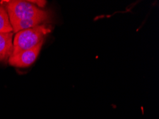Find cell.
<instances>
[{"label":"cell","instance_id":"obj_1","mask_svg":"<svg viewBox=\"0 0 159 119\" xmlns=\"http://www.w3.org/2000/svg\"><path fill=\"white\" fill-rule=\"evenodd\" d=\"M51 26L43 24L19 31L14 38L12 54L37 47L38 44L44 42L45 36L51 32Z\"/></svg>","mask_w":159,"mask_h":119},{"label":"cell","instance_id":"obj_2","mask_svg":"<svg viewBox=\"0 0 159 119\" xmlns=\"http://www.w3.org/2000/svg\"><path fill=\"white\" fill-rule=\"evenodd\" d=\"M6 10L9 19H41L48 21L49 19L47 11L42 10L34 4L26 1H7Z\"/></svg>","mask_w":159,"mask_h":119},{"label":"cell","instance_id":"obj_3","mask_svg":"<svg viewBox=\"0 0 159 119\" xmlns=\"http://www.w3.org/2000/svg\"><path fill=\"white\" fill-rule=\"evenodd\" d=\"M43 43L38 44L34 48L25 50L16 54H12L8 60L9 64L16 67H28L32 65L38 57Z\"/></svg>","mask_w":159,"mask_h":119},{"label":"cell","instance_id":"obj_4","mask_svg":"<svg viewBox=\"0 0 159 119\" xmlns=\"http://www.w3.org/2000/svg\"><path fill=\"white\" fill-rule=\"evenodd\" d=\"M13 33H0V62H6L13 52Z\"/></svg>","mask_w":159,"mask_h":119},{"label":"cell","instance_id":"obj_5","mask_svg":"<svg viewBox=\"0 0 159 119\" xmlns=\"http://www.w3.org/2000/svg\"><path fill=\"white\" fill-rule=\"evenodd\" d=\"M9 20H10L13 31L16 33L20 31L35 27V26L40 25L41 24L45 21L41 19H20V20H18V19H9Z\"/></svg>","mask_w":159,"mask_h":119},{"label":"cell","instance_id":"obj_6","mask_svg":"<svg viewBox=\"0 0 159 119\" xmlns=\"http://www.w3.org/2000/svg\"><path fill=\"white\" fill-rule=\"evenodd\" d=\"M13 31L6 9L0 4V33H10Z\"/></svg>","mask_w":159,"mask_h":119},{"label":"cell","instance_id":"obj_7","mask_svg":"<svg viewBox=\"0 0 159 119\" xmlns=\"http://www.w3.org/2000/svg\"><path fill=\"white\" fill-rule=\"evenodd\" d=\"M32 4H38L39 7H44L45 4H46V2L45 1H29Z\"/></svg>","mask_w":159,"mask_h":119}]
</instances>
